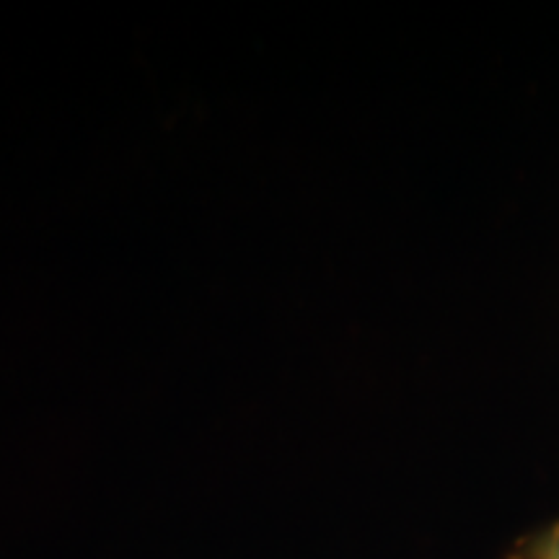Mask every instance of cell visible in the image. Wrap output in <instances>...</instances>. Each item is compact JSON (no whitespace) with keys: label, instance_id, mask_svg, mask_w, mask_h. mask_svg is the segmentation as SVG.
Returning <instances> with one entry per match:
<instances>
[{"label":"cell","instance_id":"cell-1","mask_svg":"<svg viewBox=\"0 0 559 559\" xmlns=\"http://www.w3.org/2000/svg\"><path fill=\"white\" fill-rule=\"evenodd\" d=\"M528 559H559V523L531 544Z\"/></svg>","mask_w":559,"mask_h":559}]
</instances>
